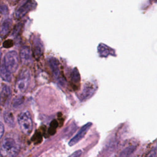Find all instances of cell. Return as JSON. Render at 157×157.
Returning <instances> with one entry per match:
<instances>
[{
    "mask_svg": "<svg viewBox=\"0 0 157 157\" xmlns=\"http://www.w3.org/2000/svg\"><path fill=\"white\" fill-rule=\"evenodd\" d=\"M8 13V7L6 4H0V14L6 15Z\"/></svg>",
    "mask_w": 157,
    "mask_h": 157,
    "instance_id": "obj_18",
    "label": "cell"
},
{
    "mask_svg": "<svg viewBox=\"0 0 157 157\" xmlns=\"http://www.w3.org/2000/svg\"><path fill=\"white\" fill-rule=\"evenodd\" d=\"M11 97V90L8 85L2 86L0 91V103L2 106L7 105Z\"/></svg>",
    "mask_w": 157,
    "mask_h": 157,
    "instance_id": "obj_8",
    "label": "cell"
},
{
    "mask_svg": "<svg viewBox=\"0 0 157 157\" xmlns=\"http://www.w3.org/2000/svg\"><path fill=\"white\" fill-rule=\"evenodd\" d=\"M3 118L5 123L10 127H13L15 126V118L12 112L9 111L4 112L3 114Z\"/></svg>",
    "mask_w": 157,
    "mask_h": 157,
    "instance_id": "obj_14",
    "label": "cell"
},
{
    "mask_svg": "<svg viewBox=\"0 0 157 157\" xmlns=\"http://www.w3.org/2000/svg\"><path fill=\"white\" fill-rule=\"evenodd\" d=\"M95 90L96 89L94 85H92L91 84L85 85L80 94V99L82 100H85L90 98L94 94Z\"/></svg>",
    "mask_w": 157,
    "mask_h": 157,
    "instance_id": "obj_12",
    "label": "cell"
},
{
    "mask_svg": "<svg viewBox=\"0 0 157 157\" xmlns=\"http://www.w3.org/2000/svg\"><path fill=\"white\" fill-rule=\"evenodd\" d=\"M48 63L53 77L58 78L59 75V64L58 60L54 57H50L48 59Z\"/></svg>",
    "mask_w": 157,
    "mask_h": 157,
    "instance_id": "obj_10",
    "label": "cell"
},
{
    "mask_svg": "<svg viewBox=\"0 0 157 157\" xmlns=\"http://www.w3.org/2000/svg\"><path fill=\"white\" fill-rule=\"evenodd\" d=\"M92 123L91 122H88L86 124H84L77 132V133L69 140V146H73L77 144L81 139L83 138L85 135L86 134L87 131L89 130L91 126Z\"/></svg>",
    "mask_w": 157,
    "mask_h": 157,
    "instance_id": "obj_6",
    "label": "cell"
},
{
    "mask_svg": "<svg viewBox=\"0 0 157 157\" xmlns=\"http://www.w3.org/2000/svg\"><path fill=\"white\" fill-rule=\"evenodd\" d=\"M19 58L23 64H28L32 59L30 48L28 46H23L20 50Z\"/></svg>",
    "mask_w": 157,
    "mask_h": 157,
    "instance_id": "obj_9",
    "label": "cell"
},
{
    "mask_svg": "<svg viewBox=\"0 0 157 157\" xmlns=\"http://www.w3.org/2000/svg\"><path fill=\"white\" fill-rule=\"evenodd\" d=\"M71 78L74 82H78L80 79V76H79L78 72L76 69L72 71L71 74Z\"/></svg>",
    "mask_w": 157,
    "mask_h": 157,
    "instance_id": "obj_17",
    "label": "cell"
},
{
    "mask_svg": "<svg viewBox=\"0 0 157 157\" xmlns=\"http://www.w3.org/2000/svg\"><path fill=\"white\" fill-rule=\"evenodd\" d=\"M20 62L19 55L16 51H9L4 57V64L11 72H15L18 68Z\"/></svg>",
    "mask_w": 157,
    "mask_h": 157,
    "instance_id": "obj_3",
    "label": "cell"
},
{
    "mask_svg": "<svg viewBox=\"0 0 157 157\" xmlns=\"http://www.w3.org/2000/svg\"><path fill=\"white\" fill-rule=\"evenodd\" d=\"M12 25V21L10 18H6L0 25V36L6 37L10 32Z\"/></svg>",
    "mask_w": 157,
    "mask_h": 157,
    "instance_id": "obj_11",
    "label": "cell"
},
{
    "mask_svg": "<svg viewBox=\"0 0 157 157\" xmlns=\"http://www.w3.org/2000/svg\"><path fill=\"white\" fill-rule=\"evenodd\" d=\"M147 157H157V147L153 148L150 151Z\"/></svg>",
    "mask_w": 157,
    "mask_h": 157,
    "instance_id": "obj_19",
    "label": "cell"
},
{
    "mask_svg": "<svg viewBox=\"0 0 157 157\" xmlns=\"http://www.w3.org/2000/svg\"><path fill=\"white\" fill-rule=\"evenodd\" d=\"M4 133V124L0 121V139L2 138Z\"/></svg>",
    "mask_w": 157,
    "mask_h": 157,
    "instance_id": "obj_21",
    "label": "cell"
},
{
    "mask_svg": "<svg viewBox=\"0 0 157 157\" xmlns=\"http://www.w3.org/2000/svg\"><path fill=\"white\" fill-rule=\"evenodd\" d=\"M136 147L135 145H129L125 147L120 153L119 157H132Z\"/></svg>",
    "mask_w": 157,
    "mask_h": 157,
    "instance_id": "obj_15",
    "label": "cell"
},
{
    "mask_svg": "<svg viewBox=\"0 0 157 157\" xmlns=\"http://www.w3.org/2000/svg\"><path fill=\"white\" fill-rule=\"evenodd\" d=\"M0 77L6 82H10L12 80V73L7 69L4 64L0 66Z\"/></svg>",
    "mask_w": 157,
    "mask_h": 157,
    "instance_id": "obj_13",
    "label": "cell"
},
{
    "mask_svg": "<svg viewBox=\"0 0 157 157\" xmlns=\"http://www.w3.org/2000/svg\"><path fill=\"white\" fill-rule=\"evenodd\" d=\"M20 151V145L15 139L10 136L4 137L0 144L1 157H16Z\"/></svg>",
    "mask_w": 157,
    "mask_h": 157,
    "instance_id": "obj_1",
    "label": "cell"
},
{
    "mask_svg": "<svg viewBox=\"0 0 157 157\" xmlns=\"http://www.w3.org/2000/svg\"><path fill=\"white\" fill-rule=\"evenodd\" d=\"M30 80V73L28 69L24 68L21 70L15 82L17 90L20 93H24L28 88Z\"/></svg>",
    "mask_w": 157,
    "mask_h": 157,
    "instance_id": "obj_4",
    "label": "cell"
},
{
    "mask_svg": "<svg viewBox=\"0 0 157 157\" xmlns=\"http://www.w3.org/2000/svg\"><path fill=\"white\" fill-rule=\"evenodd\" d=\"M82 153V151L81 150H77L70 155L68 157H80Z\"/></svg>",
    "mask_w": 157,
    "mask_h": 157,
    "instance_id": "obj_20",
    "label": "cell"
},
{
    "mask_svg": "<svg viewBox=\"0 0 157 157\" xmlns=\"http://www.w3.org/2000/svg\"><path fill=\"white\" fill-rule=\"evenodd\" d=\"M44 51V47L40 38L34 37L33 40V53L36 59H38L42 56Z\"/></svg>",
    "mask_w": 157,
    "mask_h": 157,
    "instance_id": "obj_7",
    "label": "cell"
},
{
    "mask_svg": "<svg viewBox=\"0 0 157 157\" xmlns=\"http://www.w3.org/2000/svg\"><path fill=\"white\" fill-rule=\"evenodd\" d=\"M17 122L20 130L26 135H29L33 128V123L30 113L27 110L20 112L17 116Z\"/></svg>",
    "mask_w": 157,
    "mask_h": 157,
    "instance_id": "obj_2",
    "label": "cell"
},
{
    "mask_svg": "<svg viewBox=\"0 0 157 157\" xmlns=\"http://www.w3.org/2000/svg\"><path fill=\"white\" fill-rule=\"evenodd\" d=\"M1 52L0 50V58H1Z\"/></svg>",
    "mask_w": 157,
    "mask_h": 157,
    "instance_id": "obj_22",
    "label": "cell"
},
{
    "mask_svg": "<svg viewBox=\"0 0 157 157\" xmlns=\"http://www.w3.org/2000/svg\"><path fill=\"white\" fill-rule=\"evenodd\" d=\"M36 6V2L33 0H28L21 6L18 7L14 12V17L16 19H20L28 12L33 10Z\"/></svg>",
    "mask_w": 157,
    "mask_h": 157,
    "instance_id": "obj_5",
    "label": "cell"
},
{
    "mask_svg": "<svg viewBox=\"0 0 157 157\" xmlns=\"http://www.w3.org/2000/svg\"><path fill=\"white\" fill-rule=\"evenodd\" d=\"M24 102V98L22 96H19L13 99L12 101V107L13 108H18Z\"/></svg>",
    "mask_w": 157,
    "mask_h": 157,
    "instance_id": "obj_16",
    "label": "cell"
}]
</instances>
